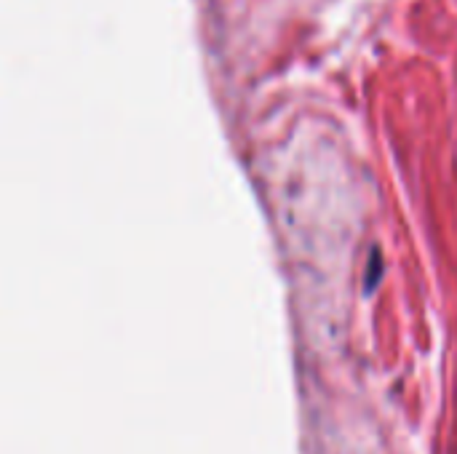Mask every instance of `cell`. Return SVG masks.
Listing matches in <instances>:
<instances>
[{"mask_svg":"<svg viewBox=\"0 0 457 454\" xmlns=\"http://www.w3.org/2000/svg\"><path fill=\"white\" fill-rule=\"evenodd\" d=\"M383 270H386V265H383V254H380V249L375 246V249L370 252L367 273H364V292H367V294H372V292L378 289V284H380V278H383Z\"/></svg>","mask_w":457,"mask_h":454,"instance_id":"cell-1","label":"cell"}]
</instances>
